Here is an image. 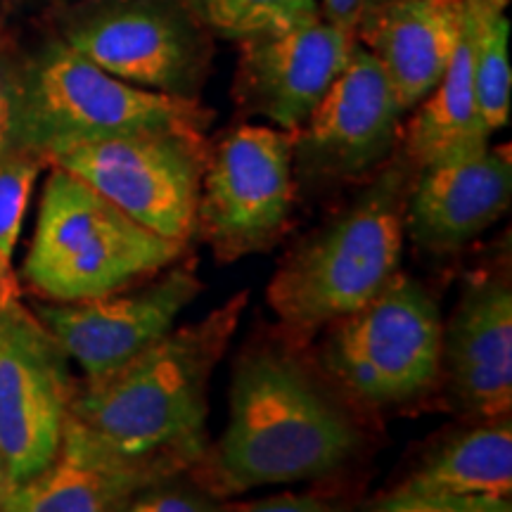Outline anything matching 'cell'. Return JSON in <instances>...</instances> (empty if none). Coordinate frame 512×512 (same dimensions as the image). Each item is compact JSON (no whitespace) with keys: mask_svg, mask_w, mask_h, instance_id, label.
Listing matches in <instances>:
<instances>
[{"mask_svg":"<svg viewBox=\"0 0 512 512\" xmlns=\"http://www.w3.org/2000/svg\"><path fill=\"white\" fill-rule=\"evenodd\" d=\"M358 432L337 403L290 356H242L230 387V418L209 460L216 496L330 475L351 458Z\"/></svg>","mask_w":512,"mask_h":512,"instance_id":"1","label":"cell"},{"mask_svg":"<svg viewBox=\"0 0 512 512\" xmlns=\"http://www.w3.org/2000/svg\"><path fill=\"white\" fill-rule=\"evenodd\" d=\"M247 299V292L235 294L114 373L88 380L74 394L69 418L131 456L185 453L200 463L211 373L238 332Z\"/></svg>","mask_w":512,"mask_h":512,"instance_id":"2","label":"cell"},{"mask_svg":"<svg viewBox=\"0 0 512 512\" xmlns=\"http://www.w3.org/2000/svg\"><path fill=\"white\" fill-rule=\"evenodd\" d=\"M406 200V174L387 171L287 256L266 292L285 328L302 335L325 328L368 304L399 273Z\"/></svg>","mask_w":512,"mask_h":512,"instance_id":"3","label":"cell"},{"mask_svg":"<svg viewBox=\"0 0 512 512\" xmlns=\"http://www.w3.org/2000/svg\"><path fill=\"white\" fill-rule=\"evenodd\" d=\"M183 252L181 242L140 226L91 185L53 166L24 278L53 302H83L164 271Z\"/></svg>","mask_w":512,"mask_h":512,"instance_id":"4","label":"cell"},{"mask_svg":"<svg viewBox=\"0 0 512 512\" xmlns=\"http://www.w3.org/2000/svg\"><path fill=\"white\" fill-rule=\"evenodd\" d=\"M211 112L195 98L147 91L53 43L19 74L17 147L48 155L60 147L128 133L204 138Z\"/></svg>","mask_w":512,"mask_h":512,"instance_id":"5","label":"cell"},{"mask_svg":"<svg viewBox=\"0 0 512 512\" xmlns=\"http://www.w3.org/2000/svg\"><path fill=\"white\" fill-rule=\"evenodd\" d=\"M441 337L437 302L399 271L368 304L330 323L323 366L356 399L403 403L439 380Z\"/></svg>","mask_w":512,"mask_h":512,"instance_id":"6","label":"cell"},{"mask_svg":"<svg viewBox=\"0 0 512 512\" xmlns=\"http://www.w3.org/2000/svg\"><path fill=\"white\" fill-rule=\"evenodd\" d=\"M207 157V140L200 136L128 133L60 147L48 164L91 185L140 226L188 247Z\"/></svg>","mask_w":512,"mask_h":512,"instance_id":"7","label":"cell"},{"mask_svg":"<svg viewBox=\"0 0 512 512\" xmlns=\"http://www.w3.org/2000/svg\"><path fill=\"white\" fill-rule=\"evenodd\" d=\"M292 164V133L275 126H238L209 152L195 235L216 259H242L278 240L292 211Z\"/></svg>","mask_w":512,"mask_h":512,"instance_id":"8","label":"cell"},{"mask_svg":"<svg viewBox=\"0 0 512 512\" xmlns=\"http://www.w3.org/2000/svg\"><path fill=\"white\" fill-rule=\"evenodd\" d=\"M74 394L67 356L34 313L0 309V460L12 486L53 463Z\"/></svg>","mask_w":512,"mask_h":512,"instance_id":"9","label":"cell"},{"mask_svg":"<svg viewBox=\"0 0 512 512\" xmlns=\"http://www.w3.org/2000/svg\"><path fill=\"white\" fill-rule=\"evenodd\" d=\"M183 0H119L76 22L67 46L117 79L195 98L207 46Z\"/></svg>","mask_w":512,"mask_h":512,"instance_id":"10","label":"cell"},{"mask_svg":"<svg viewBox=\"0 0 512 512\" xmlns=\"http://www.w3.org/2000/svg\"><path fill=\"white\" fill-rule=\"evenodd\" d=\"M202 292L190 264L138 290H119L83 302L36 306L34 316L88 380L110 375L176 328V320Z\"/></svg>","mask_w":512,"mask_h":512,"instance_id":"11","label":"cell"},{"mask_svg":"<svg viewBox=\"0 0 512 512\" xmlns=\"http://www.w3.org/2000/svg\"><path fill=\"white\" fill-rule=\"evenodd\" d=\"M403 107L377 57L356 43L344 72L292 133V159L309 178H356L392 155Z\"/></svg>","mask_w":512,"mask_h":512,"instance_id":"12","label":"cell"},{"mask_svg":"<svg viewBox=\"0 0 512 512\" xmlns=\"http://www.w3.org/2000/svg\"><path fill=\"white\" fill-rule=\"evenodd\" d=\"M195 463L185 453L131 456L67 418L53 463L12 486L0 512H119L140 491Z\"/></svg>","mask_w":512,"mask_h":512,"instance_id":"13","label":"cell"},{"mask_svg":"<svg viewBox=\"0 0 512 512\" xmlns=\"http://www.w3.org/2000/svg\"><path fill=\"white\" fill-rule=\"evenodd\" d=\"M356 43L354 34L320 19L242 38L240 102L280 131L294 133L344 72Z\"/></svg>","mask_w":512,"mask_h":512,"instance_id":"14","label":"cell"},{"mask_svg":"<svg viewBox=\"0 0 512 512\" xmlns=\"http://www.w3.org/2000/svg\"><path fill=\"white\" fill-rule=\"evenodd\" d=\"M512 200L510 147H479L422 166L406 200V233L434 254L456 252L503 219Z\"/></svg>","mask_w":512,"mask_h":512,"instance_id":"15","label":"cell"},{"mask_svg":"<svg viewBox=\"0 0 512 512\" xmlns=\"http://www.w3.org/2000/svg\"><path fill=\"white\" fill-rule=\"evenodd\" d=\"M441 370L467 413L484 422L510 418L512 290L505 280H479L463 292L441 337Z\"/></svg>","mask_w":512,"mask_h":512,"instance_id":"16","label":"cell"},{"mask_svg":"<svg viewBox=\"0 0 512 512\" xmlns=\"http://www.w3.org/2000/svg\"><path fill=\"white\" fill-rule=\"evenodd\" d=\"M460 31V5L444 0H387L370 12L356 41L389 76L403 112L418 107L444 76Z\"/></svg>","mask_w":512,"mask_h":512,"instance_id":"17","label":"cell"},{"mask_svg":"<svg viewBox=\"0 0 512 512\" xmlns=\"http://www.w3.org/2000/svg\"><path fill=\"white\" fill-rule=\"evenodd\" d=\"M472 38V15L460 3V31L451 62L432 93L418 105L406 131L408 159L418 169L489 145L491 131L484 124L475 93Z\"/></svg>","mask_w":512,"mask_h":512,"instance_id":"18","label":"cell"},{"mask_svg":"<svg viewBox=\"0 0 512 512\" xmlns=\"http://www.w3.org/2000/svg\"><path fill=\"white\" fill-rule=\"evenodd\" d=\"M399 491L510 501V418L484 422L446 441L399 486Z\"/></svg>","mask_w":512,"mask_h":512,"instance_id":"19","label":"cell"},{"mask_svg":"<svg viewBox=\"0 0 512 512\" xmlns=\"http://www.w3.org/2000/svg\"><path fill=\"white\" fill-rule=\"evenodd\" d=\"M467 5V3H465ZM472 15V72H475L477 105L484 124L494 133L510 119L512 72L508 55L510 24L503 12L467 5Z\"/></svg>","mask_w":512,"mask_h":512,"instance_id":"20","label":"cell"},{"mask_svg":"<svg viewBox=\"0 0 512 512\" xmlns=\"http://www.w3.org/2000/svg\"><path fill=\"white\" fill-rule=\"evenodd\" d=\"M183 5L200 27L240 41L320 19L318 0H183Z\"/></svg>","mask_w":512,"mask_h":512,"instance_id":"21","label":"cell"},{"mask_svg":"<svg viewBox=\"0 0 512 512\" xmlns=\"http://www.w3.org/2000/svg\"><path fill=\"white\" fill-rule=\"evenodd\" d=\"M48 159L29 147H12L0 157V256L12 261L36 178Z\"/></svg>","mask_w":512,"mask_h":512,"instance_id":"22","label":"cell"},{"mask_svg":"<svg viewBox=\"0 0 512 512\" xmlns=\"http://www.w3.org/2000/svg\"><path fill=\"white\" fill-rule=\"evenodd\" d=\"M368 512H512V503L494 498L411 494L396 489Z\"/></svg>","mask_w":512,"mask_h":512,"instance_id":"23","label":"cell"},{"mask_svg":"<svg viewBox=\"0 0 512 512\" xmlns=\"http://www.w3.org/2000/svg\"><path fill=\"white\" fill-rule=\"evenodd\" d=\"M119 512H223L209 498L171 486H150L128 501Z\"/></svg>","mask_w":512,"mask_h":512,"instance_id":"24","label":"cell"},{"mask_svg":"<svg viewBox=\"0 0 512 512\" xmlns=\"http://www.w3.org/2000/svg\"><path fill=\"white\" fill-rule=\"evenodd\" d=\"M19 74L0 67V157L17 147Z\"/></svg>","mask_w":512,"mask_h":512,"instance_id":"25","label":"cell"},{"mask_svg":"<svg viewBox=\"0 0 512 512\" xmlns=\"http://www.w3.org/2000/svg\"><path fill=\"white\" fill-rule=\"evenodd\" d=\"M382 3H387V0H323V15L325 22L332 27L356 36L363 19L380 8Z\"/></svg>","mask_w":512,"mask_h":512,"instance_id":"26","label":"cell"},{"mask_svg":"<svg viewBox=\"0 0 512 512\" xmlns=\"http://www.w3.org/2000/svg\"><path fill=\"white\" fill-rule=\"evenodd\" d=\"M223 512H330L316 496L302 494H280L271 498H261V501H247L238 505H228Z\"/></svg>","mask_w":512,"mask_h":512,"instance_id":"27","label":"cell"},{"mask_svg":"<svg viewBox=\"0 0 512 512\" xmlns=\"http://www.w3.org/2000/svg\"><path fill=\"white\" fill-rule=\"evenodd\" d=\"M12 261H5L0 256V309H8L12 304H19V283L12 273Z\"/></svg>","mask_w":512,"mask_h":512,"instance_id":"28","label":"cell"},{"mask_svg":"<svg viewBox=\"0 0 512 512\" xmlns=\"http://www.w3.org/2000/svg\"><path fill=\"white\" fill-rule=\"evenodd\" d=\"M463 3H467V5H477V8H484V10L503 12V8L510 3V0H463Z\"/></svg>","mask_w":512,"mask_h":512,"instance_id":"29","label":"cell"},{"mask_svg":"<svg viewBox=\"0 0 512 512\" xmlns=\"http://www.w3.org/2000/svg\"><path fill=\"white\" fill-rule=\"evenodd\" d=\"M10 489H12V484H10V479H8V475H5V467H3V460H0V503L5 501V496L10 494Z\"/></svg>","mask_w":512,"mask_h":512,"instance_id":"30","label":"cell"},{"mask_svg":"<svg viewBox=\"0 0 512 512\" xmlns=\"http://www.w3.org/2000/svg\"><path fill=\"white\" fill-rule=\"evenodd\" d=\"M444 3H451V5H460V3H463V0H444Z\"/></svg>","mask_w":512,"mask_h":512,"instance_id":"31","label":"cell"}]
</instances>
